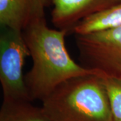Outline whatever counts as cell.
Masks as SVG:
<instances>
[{
  "label": "cell",
  "mask_w": 121,
  "mask_h": 121,
  "mask_svg": "<svg viewBox=\"0 0 121 121\" xmlns=\"http://www.w3.org/2000/svg\"><path fill=\"white\" fill-rule=\"evenodd\" d=\"M52 0H0L1 28L22 30L34 19L45 15Z\"/></svg>",
  "instance_id": "cell-6"
},
{
  "label": "cell",
  "mask_w": 121,
  "mask_h": 121,
  "mask_svg": "<svg viewBox=\"0 0 121 121\" xmlns=\"http://www.w3.org/2000/svg\"><path fill=\"white\" fill-rule=\"evenodd\" d=\"M32 60L25 75V83L32 101H43L60 83L71 78L95 74L71 58L66 48L65 37L68 31L52 29L45 15L36 17L22 30Z\"/></svg>",
  "instance_id": "cell-1"
},
{
  "label": "cell",
  "mask_w": 121,
  "mask_h": 121,
  "mask_svg": "<svg viewBox=\"0 0 121 121\" xmlns=\"http://www.w3.org/2000/svg\"><path fill=\"white\" fill-rule=\"evenodd\" d=\"M80 64L102 76L121 79V26L75 35Z\"/></svg>",
  "instance_id": "cell-3"
},
{
  "label": "cell",
  "mask_w": 121,
  "mask_h": 121,
  "mask_svg": "<svg viewBox=\"0 0 121 121\" xmlns=\"http://www.w3.org/2000/svg\"><path fill=\"white\" fill-rule=\"evenodd\" d=\"M121 0H52L51 20L57 29L72 31L79 22L120 3Z\"/></svg>",
  "instance_id": "cell-5"
},
{
  "label": "cell",
  "mask_w": 121,
  "mask_h": 121,
  "mask_svg": "<svg viewBox=\"0 0 121 121\" xmlns=\"http://www.w3.org/2000/svg\"><path fill=\"white\" fill-rule=\"evenodd\" d=\"M30 52L22 30L1 28L0 35V82L3 100L30 101L23 67Z\"/></svg>",
  "instance_id": "cell-4"
},
{
  "label": "cell",
  "mask_w": 121,
  "mask_h": 121,
  "mask_svg": "<svg viewBox=\"0 0 121 121\" xmlns=\"http://www.w3.org/2000/svg\"><path fill=\"white\" fill-rule=\"evenodd\" d=\"M121 26V1L113 7L82 20L73 29L75 35H84Z\"/></svg>",
  "instance_id": "cell-8"
},
{
  "label": "cell",
  "mask_w": 121,
  "mask_h": 121,
  "mask_svg": "<svg viewBox=\"0 0 121 121\" xmlns=\"http://www.w3.org/2000/svg\"><path fill=\"white\" fill-rule=\"evenodd\" d=\"M108 94L112 121H121V79L102 76Z\"/></svg>",
  "instance_id": "cell-9"
},
{
  "label": "cell",
  "mask_w": 121,
  "mask_h": 121,
  "mask_svg": "<svg viewBox=\"0 0 121 121\" xmlns=\"http://www.w3.org/2000/svg\"><path fill=\"white\" fill-rule=\"evenodd\" d=\"M42 102L51 121H112L108 94L99 75L71 78Z\"/></svg>",
  "instance_id": "cell-2"
},
{
  "label": "cell",
  "mask_w": 121,
  "mask_h": 121,
  "mask_svg": "<svg viewBox=\"0 0 121 121\" xmlns=\"http://www.w3.org/2000/svg\"><path fill=\"white\" fill-rule=\"evenodd\" d=\"M0 121H51L43 107H37L30 101L3 100Z\"/></svg>",
  "instance_id": "cell-7"
}]
</instances>
